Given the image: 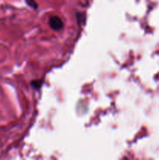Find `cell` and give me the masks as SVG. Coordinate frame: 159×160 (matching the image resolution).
I'll return each instance as SVG.
<instances>
[{
  "label": "cell",
  "instance_id": "cell-1",
  "mask_svg": "<svg viewBox=\"0 0 159 160\" xmlns=\"http://www.w3.org/2000/svg\"><path fill=\"white\" fill-rule=\"evenodd\" d=\"M48 23H49L50 27L55 31H59V30L62 29L64 26L62 19L57 16H53V17H50Z\"/></svg>",
  "mask_w": 159,
  "mask_h": 160
},
{
  "label": "cell",
  "instance_id": "cell-2",
  "mask_svg": "<svg viewBox=\"0 0 159 160\" xmlns=\"http://www.w3.org/2000/svg\"><path fill=\"white\" fill-rule=\"evenodd\" d=\"M25 2H26V3L30 7L33 8L34 9H37V4L35 2V0H25Z\"/></svg>",
  "mask_w": 159,
  "mask_h": 160
}]
</instances>
